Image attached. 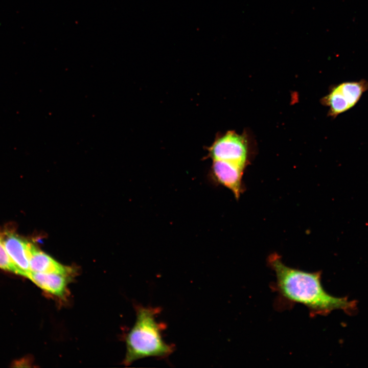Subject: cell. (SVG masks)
Masks as SVG:
<instances>
[{"label":"cell","instance_id":"obj_1","mask_svg":"<svg viewBox=\"0 0 368 368\" xmlns=\"http://www.w3.org/2000/svg\"><path fill=\"white\" fill-rule=\"evenodd\" d=\"M267 264L275 273V281L270 287L278 294L274 303L278 310L290 309L300 304L308 308L312 317L328 315L335 310H342L349 315L356 312V301L333 296L324 289L321 271L308 272L289 267L277 253L269 256Z\"/></svg>","mask_w":368,"mask_h":368},{"label":"cell","instance_id":"obj_2","mask_svg":"<svg viewBox=\"0 0 368 368\" xmlns=\"http://www.w3.org/2000/svg\"><path fill=\"white\" fill-rule=\"evenodd\" d=\"M160 311L159 307H136V320L126 338V353L123 362L126 365L146 357L165 358L174 351V346L163 338L166 326L156 319Z\"/></svg>","mask_w":368,"mask_h":368},{"label":"cell","instance_id":"obj_3","mask_svg":"<svg viewBox=\"0 0 368 368\" xmlns=\"http://www.w3.org/2000/svg\"><path fill=\"white\" fill-rule=\"evenodd\" d=\"M367 90L366 79L343 82L331 88L323 102L329 107V114L335 118L354 107Z\"/></svg>","mask_w":368,"mask_h":368},{"label":"cell","instance_id":"obj_4","mask_svg":"<svg viewBox=\"0 0 368 368\" xmlns=\"http://www.w3.org/2000/svg\"><path fill=\"white\" fill-rule=\"evenodd\" d=\"M205 158L234 163L246 167L248 149L243 136L233 131L217 135L212 144L206 148Z\"/></svg>","mask_w":368,"mask_h":368},{"label":"cell","instance_id":"obj_5","mask_svg":"<svg viewBox=\"0 0 368 368\" xmlns=\"http://www.w3.org/2000/svg\"><path fill=\"white\" fill-rule=\"evenodd\" d=\"M245 167L222 160H213L209 172V179L213 184L228 189L238 200L244 188L242 177Z\"/></svg>","mask_w":368,"mask_h":368},{"label":"cell","instance_id":"obj_6","mask_svg":"<svg viewBox=\"0 0 368 368\" xmlns=\"http://www.w3.org/2000/svg\"><path fill=\"white\" fill-rule=\"evenodd\" d=\"M0 239L19 274L27 278L31 272L29 266V242L9 231L0 232Z\"/></svg>","mask_w":368,"mask_h":368},{"label":"cell","instance_id":"obj_7","mask_svg":"<svg viewBox=\"0 0 368 368\" xmlns=\"http://www.w3.org/2000/svg\"><path fill=\"white\" fill-rule=\"evenodd\" d=\"M29 249L30 271L60 274L70 278L74 275V270L73 268L60 264L30 242Z\"/></svg>","mask_w":368,"mask_h":368},{"label":"cell","instance_id":"obj_8","mask_svg":"<svg viewBox=\"0 0 368 368\" xmlns=\"http://www.w3.org/2000/svg\"><path fill=\"white\" fill-rule=\"evenodd\" d=\"M27 278L44 291L58 297H64L71 278L56 273L30 272Z\"/></svg>","mask_w":368,"mask_h":368},{"label":"cell","instance_id":"obj_9","mask_svg":"<svg viewBox=\"0 0 368 368\" xmlns=\"http://www.w3.org/2000/svg\"><path fill=\"white\" fill-rule=\"evenodd\" d=\"M0 268L10 271L17 274L19 271L11 260L4 245L0 239Z\"/></svg>","mask_w":368,"mask_h":368}]
</instances>
